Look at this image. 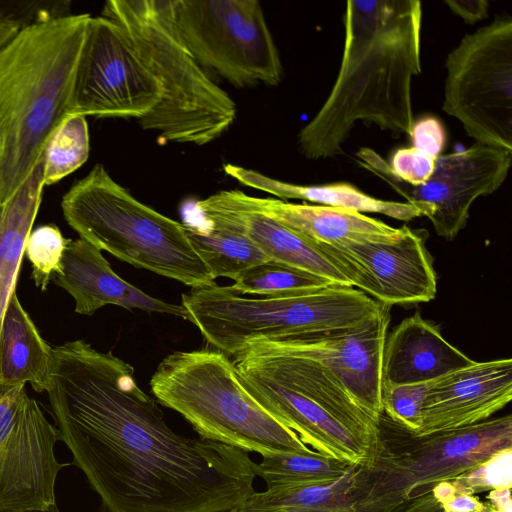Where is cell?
Segmentation results:
<instances>
[{
  "label": "cell",
  "mask_w": 512,
  "mask_h": 512,
  "mask_svg": "<svg viewBox=\"0 0 512 512\" xmlns=\"http://www.w3.org/2000/svg\"><path fill=\"white\" fill-rule=\"evenodd\" d=\"M161 96V85L123 29L104 16H91L74 70L67 115L140 119Z\"/></svg>",
  "instance_id": "8fae6325"
},
{
  "label": "cell",
  "mask_w": 512,
  "mask_h": 512,
  "mask_svg": "<svg viewBox=\"0 0 512 512\" xmlns=\"http://www.w3.org/2000/svg\"><path fill=\"white\" fill-rule=\"evenodd\" d=\"M432 382L382 387L383 413L395 424L415 434L421 425L423 403Z\"/></svg>",
  "instance_id": "4dcf8cb0"
},
{
  "label": "cell",
  "mask_w": 512,
  "mask_h": 512,
  "mask_svg": "<svg viewBox=\"0 0 512 512\" xmlns=\"http://www.w3.org/2000/svg\"><path fill=\"white\" fill-rule=\"evenodd\" d=\"M245 202L299 235L317 243L344 247L365 241H391L403 232L361 212L324 205L296 204L243 193Z\"/></svg>",
  "instance_id": "44dd1931"
},
{
  "label": "cell",
  "mask_w": 512,
  "mask_h": 512,
  "mask_svg": "<svg viewBox=\"0 0 512 512\" xmlns=\"http://www.w3.org/2000/svg\"><path fill=\"white\" fill-rule=\"evenodd\" d=\"M52 354L46 392L58 439L102 512H234L255 492L248 452L176 434L112 352L74 340Z\"/></svg>",
  "instance_id": "6da1fadb"
},
{
  "label": "cell",
  "mask_w": 512,
  "mask_h": 512,
  "mask_svg": "<svg viewBox=\"0 0 512 512\" xmlns=\"http://www.w3.org/2000/svg\"><path fill=\"white\" fill-rule=\"evenodd\" d=\"M446 69L442 109L476 143L512 151V20L465 35Z\"/></svg>",
  "instance_id": "30bf717a"
},
{
  "label": "cell",
  "mask_w": 512,
  "mask_h": 512,
  "mask_svg": "<svg viewBox=\"0 0 512 512\" xmlns=\"http://www.w3.org/2000/svg\"><path fill=\"white\" fill-rule=\"evenodd\" d=\"M224 171L242 185L261 190L281 200L299 199L318 205L338 207L358 212L380 213L401 221L426 216V210L408 202L374 198L350 183L299 185L270 178L255 170L225 164Z\"/></svg>",
  "instance_id": "603a6c76"
},
{
  "label": "cell",
  "mask_w": 512,
  "mask_h": 512,
  "mask_svg": "<svg viewBox=\"0 0 512 512\" xmlns=\"http://www.w3.org/2000/svg\"><path fill=\"white\" fill-rule=\"evenodd\" d=\"M427 232L403 226L391 241H365L337 247L363 271L369 296L379 303L406 305L429 302L436 296L437 277L426 247Z\"/></svg>",
  "instance_id": "e0dca14e"
},
{
  "label": "cell",
  "mask_w": 512,
  "mask_h": 512,
  "mask_svg": "<svg viewBox=\"0 0 512 512\" xmlns=\"http://www.w3.org/2000/svg\"><path fill=\"white\" fill-rule=\"evenodd\" d=\"M409 137L412 147L433 158L441 155L447 140L444 126L433 116L414 121Z\"/></svg>",
  "instance_id": "836d02e7"
},
{
  "label": "cell",
  "mask_w": 512,
  "mask_h": 512,
  "mask_svg": "<svg viewBox=\"0 0 512 512\" xmlns=\"http://www.w3.org/2000/svg\"><path fill=\"white\" fill-rule=\"evenodd\" d=\"M101 16L130 38L162 88L156 107L138 119L162 142L204 145L236 117V104L196 62L175 27L172 0H109Z\"/></svg>",
  "instance_id": "277c9868"
},
{
  "label": "cell",
  "mask_w": 512,
  "mask_h": 512,
  "mask_svg": "<svg viewBox=\"0 0 512 512\" xmlns=\"http://www.w3.org/2000/svg\"><path fill=\"white\" fill-rule=\"evenodd\" d=\"M340 68L327 99L301 129L310 159L341 155L357 121L410 136L412 78L421 73L422 6L417 0H351L344 12Z\"/></svg>",
  "instance_id": "7a4b0ae2"
},
{
  "label": "cell",
  "mask_w": 512,
  "mask_h": 512,
  "mask_svg": "<svg viewBox=\"0 0 512 512\" xmlns=\"http://www.w3.org/2000/svg\"><path fill=\"white\" fill-rule=\"evenodd\" d=\"M185 320L228 357L263 343H282L358 326L383 308L359 289L331 285L292 296L247 298L231 286L193 288L182 295Z\"/></svg>",
  "instance_id": "5b68a950"
},
{
  "label": "cell",
  "mask_w": 512,
  "mask_h": 512,
  "mask_svg": "<svg viewBox=\"0 0 512 512\" xmlns=\"http://www.w3.org/2000/svg\"><path fill=\"white\" fill-rule=\"evenodd\" d=\"M445 4L467 23L486 18L489 5L485 0H447Z\"/></svg>",
  "instance_id": "d590c367"
},
{
  "label": "cell",
  "mask_w": 512,
  "mask_h": 512,
  "mask_svg": "<svg viewBox=\"0 0 512 512\" xmlns=\"http://www.w3.org/2000/svg\"><path fill=\"white\" fill-rule=\"evenodd\" d=\"M24 24L16 16L0 8V49L16 35Z\"/></svg>",
  "instance_id": "8d00e7d4"
},
{
  "label": "cell",
  "mask_w": 512,
  "mask_h": 512,
  "mask_svg": "<svg viewBox=\"0 0 512 512\" xmlns=\"http://www.w3.org/2000/svg\"><path fill=\"white\" fill-rule=\"evenodd\" d=\"M43 163L40 158L21 187L0 203V325L16 284L27 238L40 208Z\"/></svg>",
  "instance_id": "cb8c5ba5"
},
{
  "label": "cell",
  "mask_w": 512,
  "mask_h": 512,
  "mask_svg": "<svg viewBox=\"0 0 512 512\" xmlns=\"http://www.w3.org/2000/svg\"><path fill=\"white\" fill-rule=\"evenodd\" d=\"M205 221L247 236L270 260L312 273L337 286L352 287L341 267L320 245L254 209L238 190L220 191L196 203Z\"/></svg>",
  "instance_id": "ac0fdd59"
},
{
  "label": "cell",
  "mask_w": 512,
  "mask_h": 512,
  "mask_svg": "<svg viewBox=\"0 0 512 512\" xmlns=\"http://www.w3.org/2000/svg\"><path fill=\"white\" fill-rule=\"evenodd\" d=\"M473 360L450 344L437 325L417 311L386 336L382 387L435 381Z\"/></svg>",
  "instance_id": "ffe728a7"
},
{
  "label": "cell",
  "mask_w": 512,
  "mask_h": 512,
  "mask_svg": "<svg viewBox=\"0 0 512 512\" xmlns=\"http://www.w3.org/2000/svg\"><path fill=\"white\" fill-rule=\"evenodd\" d=\"M356 465L338 479L268 487L254 492L239 512H362L353 503L349 489Z\"/></svg>",
  "instance_id": "d4e9b609"
},
{
  "label": "cell",
  "mask_w": 512,
  "mask_h": 512,
  "mask_svg": "<svg viewBox=\"0 0 512 512\" xmlns=\"http://www.w3.org/2000/svg\"><path fill=\"white\" fill-rule=\"evenodd\" d=\"M52 353L53 347L42 338L15 292L0 325V381L10 386L30 384L36 392H46Z\"/></svg>",
  "instance_id": "7402d4cb"
},
{
  "label": "cell",
  "mask_w": 512,
  "mask_h": 512,
  "mask_svg": "<svg viewBox=\"0 0 512 512\" xmlns=\"http://www.w3.org/2000/svg\"><path fill=\"white\" fill-rule=\"evenodd\" d=\"M15 386V385H13ZM12 386L6 385L0 381V396H2L5 392H7Z\"/></svg>",
  "instance_id": "60d3db41"
},
{
  "label": "cell",
  "mask_w": 512,
  "mask_h": 512,
  "mask_svg": "<svg viewBox=\"0 0 512 512\" xmlns=\"http://www.w3.org/2000/svg\"><path fill=\"white\" fill-rule=\"evenodd\" d=\"M177 32L200 66L232 85H277L283 68L257 0H172Z\"/></svg>",
  "instance_id": "9c48e42d"
},
{
  "label": "cell",
  "mask_w": 512,
  "mask_h": 512,
  "mask_svg": "<svg viewBox=\"0 0 512 512\" xmlns=\"http://www.w3.org/2000/svg\"><path fill=\"white\" fill-rule=\"evenodd\" d=\"M353 465L311 450L310 452H277L263 456L253 465L256 476L268 487L328 482L347 473Z\"/></svg>",
  "instance_id": "4316f807"
},
{
  "label": "cell",
  "mask_w": 512,
  "mask_h": 512,
  "mask_svg": "<svg viewBox=\"0 0 512 512\" xmlns=\"http://www.w3.org/2000/svg\"><path fill=\"white\" fill-rule=\"evenodd\" d=\"M158 403L182 415L201 439L266 456L310 452L247 390L230 358L217 350L176 351L156 368Z\"/></svg>",
  "instance_id": "52a82bcc"
},
{
  "label": "cell",
  "mask_w": 512,
  "mask_h": 512,
  "mask_svg": "<svg viewBox=\"0 0 512 512\" xmlns=\"http://www.w3.org/2000/svg\"><path fill=\"white\" fill-rule=\"evenodd\" d=\"M399 512H444L432 492L411 501Z\"/></svg>",
  "instance_id": "74e56055"
},
{
  "label": "cell",
  "mask_w": 512,
  "mask_h": 512,
  "mask_svg": "<svg viewBox=\"0 0 512 512\" xmlns=\"http://www.w3.org/2000/svg\"><path fill=\"white\" fill-rule=\"evenodd\" d=\"M0 512H4V511H0ZM29 512H60L59 508L57 505L53 506L52 508H50L49 510H46V511H29Z\"/></svg>",
  "instance_id": "b9f144b4"
},
{
  "label": "cell",
  "mask_w": 512,
  "mask_h": 512,
  "mask_svg": "<svg viewBox=\"0 0 512 512\" xmlns=\"http://www.w3.org/2000/svg\"><path fill=\"white\" fill-rule=\"evenodd\" d=\"M478 512H500V511L495 506L490 504L489 502H485L483 509Z\"/></svg>",
  "instance_id": "ab89813d"
},
{
  "label": "cell",
  "mask_w": 512,
  "mask_h": 512,
  "mask_svg": "<svg viewBox=\"0 0 512 512\" xmlns=\"http://www.w3.org/2000/svg\"><path fill=\"white\" fill-rule=\"evenodd\" d=\"M24 384L0 396V511H46L57 505L55 485L68 463L55 454L58 439Z\"/></svg>",
  "instance_id": "4fadbf2b"
},
{
  "label": "cell",
  "mask_w": 512,
  "mask_h": 512,
  "mask_svg": "<svg viewBox=\"0 0 512 512\" xmlns=\"http://www.w3.org/2000/svg\"><path fill=\"white\" fill-rule=\"evenodd\" d=\"M6 144V128L4 124L0 121V167L2 163V158L5 150Z\"/></svg>",
  "instance_id": "f35d334b"
},
{
  "label": "cell",
  "mask_w": 512,
  "mask_h": 512,
  "mask_svg": "<svg viewBox=\"0 0 512 512\" xmlns=\"http://www.w3.org/2000/svg\"><path fill=\"white\" fill-rule=\"evenodd\" d=\"M511 458L512 449L501 451L450 482L458 491L470 494L511 488Z\"/></svg>",
  "instance_id": "1f68e13d"
},
{
  "label": "cell",
  "mask_w": 512,
  "mask_h": 512,
  "mask_svg": "<svg viewBox=\"0 0 512 512\" xmlns=\"http://www.w3.org/2000/svg\"><path fill=\"white\" fill-rule=\"evenodd\" d=\"M234 512H239V511H234Z\"/></svg>",
  "instance_id": "7bdbcfd3"
},
{
  "label": "cell",
  "mask_w": 512,
  "mask_h": 512,
  "mask_svg": "<svg viewBox=\"0 0 512 512\" xmlns=\"http://www.w3.org/2000/svg\"><path fill=\"white\" fill-rule=\"evenodd\" d=\"M53 281L72 296L75 312L91 316L105 305L165 313L185 319L181 305L154 298L123 280L101 250L78 238L66 247Z\"/></svg>",
  "instance_id": "d6986e66"
},
{
  "label": "cell",
  "mask_w": 512,
  "mask_h": 512,
  "mask_svg": "<svg viewBox=\"0 0 512 512\" xmlns=\"http://www.w3.org/2000/svg\"><path fill=\"white\" fill-rule=\"evenodd\" d=\"M90 17L40 12L0 49V121L6 128L0 203L29 177L48 136L67 115Z\"/></svg>",
  "instance_id": "3957f363"
},
{
  "label": "cell",
  "mask_w": 512,
  "mask_h": 512,
  "mask_svg": "<svg viewBox=\"0 0 512 512\" xmlns=\"http://www.w3.org/2000/svg\"><path fill=\"white\" fill-rule=\"evenodd\" d=\"M334 285L312 273L269 260L240 273L231 286L239 294L280 297L304 294Z\"/></svg>",
  "instance_id": "f1b7e54d"
},
{
  "label": "cell",
  "mask_w": 512,
  "mask_h": 512,
  "mask_svg": "<svg viewBox=\"0 0 512 512\" xmlns=\"http://www.w3.org/2000/svg\"><path fill=\"white\" fill-rule=\"evenodd\" d=\"M70 241L52 224L41 225L31 230L24 255L31 264L32 279L41 291H45L53 280Z\"/></svg>",
  "instance_id": "f546056e"
},
{
  "label": "cell",
  "mask_w": 512,
  "mask_h": 512,
  "mask_svg": "<svg viewBox=\"0 0 512 512\" xmlns=\"http://www.w3.org/2000/svg\"><path fill=\"white\" fill-rule=\"evenodd\" d=\"M390 307L366 322L331 334L268 344L282 352L321 365L345 389L353 401L376 423L383 415L382 353Z\"/></svg>",
  "instance_id": "5bb4252c"
},
{
  "label": "cell",
  "mask_w": 512,
  "mask_h": 512,
  "mask_svg": "<svg viewBox=\"0 0 512 512\" xmlns=\"http://www.w3.org/2000/svg\"><path fill=\"white\" fill-rule=\"evenodd\" d=\"M397 427L379 419L370 454L353 471L349 495L362 512H399L438 483L512 449L511 415L422 436Z\"/></svg>",
  "instance_id": "8992f818"
},
{
  "label": "cell",
  "mask_w": 512,
  "mask_h": 512,
  "mask_svg": "<svg viewBox=\"0 0 512 512\" xmlns=\"http://www.w3.org/2000/svg\"><path fill=\"white\" fill-rule=\"evenodd\" d=\"M90 137L86 117L66 115L48 136L42 151L43 183L50 186L88 159Z\"/></svg>",
  "instance_id": "83f0119b"
},
{
  "label": "cell",
  "mask_w": 512,
  "mask_h": 512,
  "mask_svg": "<svg viewBox=\"0 0 512 512\" xmlns=\"http://www.w3.org/2000/svg\"><path fill=\"white\" fill-rule=\"evenodd\" d=\"M431 492L444 512H478L485 505L474 494L455 489L450 481L438 483Z\"/></svg>",
  "instance_id": "e575fe53"
},
{
  "label": "cell",
  "mask_w": 512,
  "mask_h": 512,
  "mask_svg": "<svg viewBox=\"0 0 512 512\" xmlns=\"http://www.w3.org/2000/svg\"><path fill=\"white\" fill-rule=\"evenodd\" d=\"M512 398V360L475 362L435 381L425 397L421 425L414 434L473 425L489 419Z\"/></svg>",
  "instance_id": "2e32d148"
},
{
  "label": "cell",
  "mask_w": 512,
  "mask_h": 512,
  "mask_svg": "<svg viewBox=\"0 0 512 512\" xmlns=\"http://www.w3.org/2000/svg\"><path fill=\"white\" fill-rule=\"evenodd\" d=\"M233 363L250 394L304 444L349 464L368 458L370 444L320 403L244 361Z\"/></svg>",
  "instance_id": "9a60e30c"
},
{
  "label": "cell",
  "mask_w": 512,
  "mask_h": 512,
  "mask_svg": "<svg viewBox=\"0 0 512 512\" xmlns=\"http://www.w3.org/2000/svg\"><path fill=\"white\" fill-rule=\"evenodd\" d=\"M360 165L388 183L410 204L423 207L438 236L454 239L465 227L473 202L494 193L505 181L512 151L475 143L468 149L440 155L427 182L411 186L396 178L374 150L357 152Z\"/></svg>",
  "instance_id": "7c38bea8"
},
{
  "label": "cell",
  "mask_w": 512,
  "mask_h": 512,
  "mask_svg": "<svg viewBox=\"0 0 512 512\" xmlns=\"http://www.w3.org/2000/svg\"><path fill=\"white\" fill-rule=\"evenodd\" d=\"M184 225L187 237L214 279L235 280L246 269L270 259L244 234L218 222Z\"/></svg>",
  "instance_id": "484cf974"
},
{
  "label": "cell",
  "mask_w": 512,
  "mask_h": 512,
  "mask_svg": "<svg viewBox=\"0 0 512 512\" xmlns=\"http://www.w3.org/2000/svg\"><path fill=\"white\" fill-rule=\"evenodd\" d=\"M433 158L414 147L397 149L388 162L392 174L411 186H419L428 181L435 168Z\"/></svg>",
  "instance_id": "d6a6232c"
},
{
  "label": "cell",
  "mask_w": 512,
  "mask_h": 512,
  "mask_svg": "<svg viewBox=\"0 0 512 512\" xmlns=\"http://www.w3.org/2000/svg\"><path fill=\"white\" fill-rule=\"evenodd\" d=\"M68 225L101 251L193 288L216 284L185 226L134 198L101 165L62 197Z\"/></svg>",
  "instance_id": "ba28073f"
}]
</instances>
